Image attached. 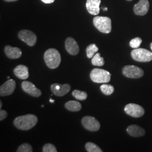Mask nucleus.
Masks as SVG:
<instances>
[{"label":"nucleus","mask_w":152,"mask_h":152,"mask_svg":"<svg viewBox=\"0 0 152 152\" xmlns=\"http://www.w3.org/2000/svg\"><path fill=\"white\" fill-rule=\"evenodd\" d=\"M65 47L67 52L72 55H76L79 53V46L76 40L72 37H68L65 40Z\"/></svg>","instance_id":"4468645a"},{"label":"nucleus","mask_w":152,"mask_h":152,"mask_svg":"<svg viewBox=\"0 0 152 152\" xmlns=\"http://www.w3.org/2000/svg\"><path fill=\"white\" fill-rule=\"evenodd\" d=\"M85 148L88 152H102L103 151L95 144L88 142L85 145Z\"/></svg>","instance_id":"5701e85b"},{"label":"nucleus","mask_w":152,"mask_h":152,"mask_svg":"<svg viewBox=\"0 0 152 152\" xmlns=\"http://www.w3.org/2000/svg\"><path fill=\"white\" fill-rule=\"evenodd\" d=\"M6 2H14V1H16L18 0H4Z\"/></svg>","instance_id":"c756f323"},{"label":"nucleus","mask_w":152,"mask_h":152,"mask_svg":"<svg viewBox=\"0 0 152 152\" xmlns=\"http://www.w3.org/2000/svg\"><path fill=\"white\" fill-rule=\"evenodd\" d=\"M126 131L130 136L136 137L144 136L145 134V131L144 129L136 125L129 126L127 128Z\"/></svg>","instance_id":"f3484780"},{"label":"nucleus","mask_w":152,"mask_h":152,"mask_svg":"<svg viewBox=\"0 0 152 152\" xmlns=\"http://www.w3.org/2000/svg\"><path fill=\"white\" fill-rule=\"evenodd\" d=\"M72 95L78 100H85L87 99V93L85 91H81L78 90H75L72 92Z\"/></svg>","instance_id":"4be33fe9"},{"label":"nucleus","mask_w":152,"mask_h":152,"mask_svg":"<svg viewBox=\"0 0 152 152\" xmlns=\"http://www.w3.org/2000/svg\"><path fill=\"white\" fill-rule=\"evenodd\" d=\"M101 0H87L86 9L88 12L93 15H96L100 12Z\"/></svg>","instance_id":"2eb2a0df"},{"label":"nucleus","mask_w":152,"mask_h":152,"mask_svg":"<svg viewBox=\"0 0 152 152\" xmlns=\"http://www.w3.org/2000/svg\"><path fill=\"white\" fill-rule=\"evenodd\" d=\"M71 86L69 84L61 85L54 83L51 86V90L55 95L57 96H63L71 90Z\"/></svg>","instance_id":"9b49d317"},{"label":"nucleus","mask_w":152,"mask_h":152,"mask_svg":"<svg viewBox=\"0 0 152 152\" xmlns=\"http://www.w3.org/2000/svg\"><path fill=\"white\" fill-rule=\"evenodd\" d=\"M18 37L29 46H33L37 41V36L29 30H22L18 33Z\"/></svg>","instance_id":"1a4fd4ad"},{"label":"nucleus","mask_w":152,"mask_h":152,"mask_svg":"<svg viewBox=\"0 0 152 152\" xmlns=\"http://www.w3.org/2000/svg\"><path fill=\"white\" fill-rule=\"evenodd\" d=\"M151 50H152V42L151 44Z\"/></svg>","instance_id":"72a5a7b5"},{"label":"nucleus","mask_w":152,"mask_h":152,"mask_svg":"<svg viewBox=\"0 0 152 152\" xmlns=\"http://www.w3.org/2000/svg\"><path fill=\"white\" fill-rule=\"evenodd\" d=\"M104 11H107V10H108V9H107V8H104Z\"/></svg>","instance_id":"473e14b6"},{"label":"nucleus","mask_w":152,"mask_h":152,"mask_svg":"<svg viewBox=\"0 0 152 152\" xmlns=\"http://www.w3.org/2000/svg\"><path fill=\"white\" fill-rule=\"evenodd\" d=\"M149 8L148 0H140L134 7V11L137 15L143 16L147 14Z\"/></svg>","instance_id":"ddd939ff"},{"label":"nucleus","mask_w":152,"mask_h":152,"mask_svg":"<svg viewBox=\"0 0 152 152\" xmlns=\"http://www.w3.org/2000/svg\"><path fill=\"white\" fill-rule=\"evenodd\" d=\"M142 43V39L139 37H136L131 39L130 42V46L133 49H137Z\"/></svg>","instance_id":"a878e982"},{"label":"nucleus","mask_w":152,"mask_h":152,"mask_svg":"<svg viewBox=\"0 0 152 152\" xmlns=\"http://www.w3.org/2000/svg\"><path fill=\"white\" fill-rule=\"evenodd\" d=\"M82 125L85 129L90 131H97L100 127V124L98 120L91 116H85L81 121Z\"/></svg>","instance_id":"6e6552de"},{"label":"nucleus","mask_w":152,"mask_h":152,"mask_svg":"<svg viewBox=\"0 0 152 152\" xmlns=\"http://www.w3.org/2000/svg\"><path fill=\"white\" fill-rule=\"evenodd\" d=\"M125 113L134 118L142 117L145 113L144 108L138 104L130 103L127 104L124 108Z\"/></svg>","instance_id":"0eeeda50"},{"label":"nucleus","mask_w":152,"mask_h":152,"mask_svg":"<svg viewBox=\"0 0 152 152\" xmlns=\"http://www.w3.org/2000/svg\"><path fill=\"white\" fill-rule=\"evenodd\" d=\"M44 60L49 68H57L61 63V55L59 52L55 49H49L44 54Z\"/></svg>","instance_id":"f03ea898"},{"label":"nucleus","mask_w":152,"mask_h":152,"mask_svg":"<svg viewBox=\"0 0 152 152\" xmlns=\"http://www.w3.org/2000/svg\"><path fill=\"white\" fill-rule=\"evenodd\" d=\"M14 73L18 78L21 80H26L29 77L28 68L26 65H18L14 69Z\"/></svg>","instance_id":"a211bd4d"},{"label":"nucleus","mask_w":152,"mask_h":152,"mask_svg":"<svg viewBox=\"0 0 152 152\" xmlns=\"http://www.w3.org/2000/svg\"><path fill=\"white\" fill-rule=\"evenodd\" d=\"M22 88L24 92L34 97H39L42 94L41 91L36 87L35 85L31 82H23Z\"/></svg>","instance_id":"f8f14e48"},{"label":"nucleus","mask_w":152,"mask_h":152,"mask_svg":"<svg viewBox=\"0 0 152 152\" xmlns=\"http://www.w3.org/2000/svg\"><path fill=\"white\" fill-rule=\"evenodd\" d=\"M50 103H54V100H53V99H50Z\"/></svg>","instance_id":"7c9ffc66"},{"label":"nucleus","mask_w":152,"mask_h":152,"mask_svg":"<svg viewBox=\"0 0 152 152\" xmlns=\"http://www.w3.org/2000/svg\"><path fill=\"white\" fill-rule=\"evenodd\" d=\"M33 151L32 147L27 143H24L22 144L18 148L17 152H32Z\"/></svg>","instance_id":"393cba45"},{"label":"nucleus","mask_w":152,"mask_h":152,"mask_svg":"<svg viewBox=\"0 0 152 152\" xmlns=\"http://www.w3.org/2000/svg\"><path fill=\"white\" fill-rule=\"evenodd\" d=\"M102 92L105 95H110L113 94L114 91V87L110 85L103 84L100 86Z\"/></svg>","instance_id":"b1692460"},{"label":"nucleus","mask_w":152,"mask_h":152,"mask_svg":"<svg viewBox=\"0 0 152 152\" xmlns=\"http://www.w3.org/2000/svg\"><path fill=\"white\" fill-rule=\"evenodd\" d=\"M122 74L129 78H139L144 76V71L135 65H126L122 68Z\"/></svg>","instance_id":"423d86ee"},{"label":"nucleus","mask_w":152,"mask_h":152,"mask_svg":"<svg viewBox=\"0 0 152 152\" xmlns=\"http://www.w3.org/2000/svg\"><path fill=\"white\" fill-rule=\"evenodd\" d=\"M92 65L101 66L104 64V60L103 57H101L100 53H96L95 55L91 60Z\"/></svg>","instance_id":"412c9836"},{"label":"nucleus","mask_w":152,"mask_h":152,"mask_svg":"<svg viewBox=\"0 0 152 152\" xmlns=\"http://www.w3.org/2000/svg\"><path fill=\"white\" fill-rule=\"evenodd\" d=\"M5 54L11 59H18L22 56V51L18 48H13L10 46H6L5 48Z\"/></svg>","instance_id":"dca6fc26"},{"label":"nucleus","mask_w":152,"mask_h":152,"mask_svg":"<svg viewBox=\"0 0 152 152\" xmlns=\"http://www.w3.org/2000/svg\"><path fill=\"white\" fill-rule=\"evenodd\" d=\"M110 73L108 71L100 68H95L92 69L90 75L92 81L98 83L109 82L110 80Z\"/></svg>","instance_id":"20e7f679"},{"label":"nucleus","mask_w":152,"mask_h":152,"mask_svg":"<svg viewBox=\"0 0 152 152\" xmlns=\"http://www.w3.org/2000/svg\"><path fill=\"white\" fill-rule=\"evenodd\" d=\"M7 116V113L4 110L1 109L0 110V121H2V120L5 119Z\"/></svg>","instance_id":"cd10ccee"},{"label":"nucleus","mask_w":152,"mask_h":152,"mask_svg":"<svg viewBox=\"0 0 152 152\" xmlns=\"http://www.w3.org/2000/svg\"><path fill=\"white\" fill-rule=\"evenodd\" d=\"M65 107L71 112H78L81 109L82 106L78 102L71 100L65 103Z\"/></svg>","instance_id":"6ab92c4d"},{"label":"nucleus","mask_w":152,"mask_h":152,"mask_svg":"<svg viewBox=\"0 0 152 152\" xmlns=\"http://www.w3.org/2000/svg\"><path fill=\"white\" fill-rule=\"evenodd\" d=\"M16 82L14 80H9L0 87V95L5 96L11 95L15 89Z\"/></svg>","instance_id":"9d476101"},{"label":"nucleus","mask_w":152,"mask_h":152,"mask_svg":"<svg viewBox=\"0 0 152 152\" xmlns=\"http://www.w3.org/2000/svg\"><path fill=\"white\" fill-rule=\"evenodd\" d=\"M42 151L44 152H56L57 150L53 144L48 143L44 145Z\"/></svg>","instance_id":"bb28decb"},{"label":"nucleus","mask_w":152,"mask_h":152,"mask_svg":"<svg viewBox=\"0 0 152 152\" xmlns=\"http://www.w3.org/2000/svg\"><path fill=\"white\" fill-rule=\"evenodd\" d=\"M45 4H51L53 3L55 0H41Z\"/></svg>","instance_id":"c85d7f7f"},{"label":"nucleus","mask_w":152,"mask_h":152,"mask_svg":"<svg viewBox=\"0 0 152 152\" xmlns=\"http://www.w3.org/2000/svg\"><path fill=\"white\" fill-rule=\"evenodd\" d=\"M2 102L1 101L0 102V109H1V107H2Z\"/></svg>","instance_id":"2f4dec72"},{"label":"nucleus","mask_w":152,"mask_h":152,"mask_svg":"<svg viewBox=\"0 0 152 152\" xmlns=\"http://www.w3.org/2000/svg\"><path fill=\"white\" fill-rule=\"evenodd\" d=\"M99 48L95 44H91L87 46L86 49V54L88 58H92L95 54L98 52Z\"/></svg>","instance_id":"aec40b11"},{"label":"nucleus","mask_w":152,"mask_h":152,"mask_svg":"<svg viewBox=\"0 0 152 152\" xmlns=\"http://www.w3.org/2000/svg\"><path fill=\"white\" fill-rule=\"evenodd\" d=\"M132 58L139 62H149L152 60V53L145 49H135L131 51Z\"/></svg>","instance_id":"39448f33"},{"label":"nucleus","mask_w":152,"mask_h":152,"mask_svg":"<svg viewBox=\"0 0 152 152\" xmlns=\"http://www.w3.org/2000/svg\"><path fill=\"white\" fill-rule=\"evenodd\" d=\"M38 122L37 117L34 114H29L16 117L14 121V125L21 130H28L35 126Z\"/></svg>","instance_id":"f257e3e1"},{"label":"nucleus","mask_w":152,"mask_h":152,"mask_svg":"<svg viewBox=\"0 0 152 152\" xmlns=\"http://www.w3.org/2000/svg\"><path fill=\"white\" fill-rule=\"evenodd\" d=\"M93 23L100 32L109 33L112 31V21L108 17L96 16L93 19Z\"/></svg>","instance_id":"7ed1b4c3"},{"label":"nucleus","mask_w":152,"mask_h":152,"mask_svg":"<svg viewBox=\"0 0 152 152\" xmlns=\"http://www.w3.org/2000/svg\"><path fill=\"white\" fill-rule=\"evenodd\" d=\"M127 1H131L132 0H127Z\"/></svg>","instance_id":"f704fd0d"}]
</instances>
